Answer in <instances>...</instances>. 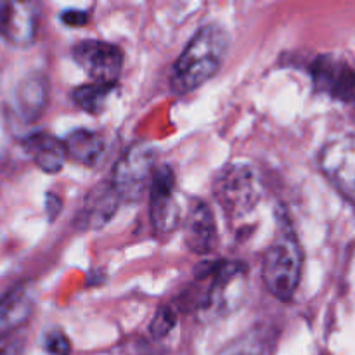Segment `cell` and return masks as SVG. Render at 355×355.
<instances>
[{"mask_svg": "<svg viewBox=\"0 0 355 355\" xmlns=\"http://www.w3.org/2000/svg\"><path fill=\"white\" fill-rule=\"evenodd\" d=\"M270 345L266 331L252 329L222 349L218 355H269Z\"/></svg>", "mask_w": 355, "mask_h": 355, "instance_id": "17", "label": "cell"}, {"mask_svg": "<svg viewBox=\"0 0 355 355\" xmlns=\"http://www.w3.org/2000/svg\"><path fill=\"white\" fill-rule=\"evenodd\" d=\"M120 203L121 198L118 196L111 180L110 182L107 180L99 182L89 191V194L83 200L78 217H76V224L83 231H97L113 218Z\"/></svg>", "mask_w": 355, "mask_h": 355, "instance_id": "11", "label": "cell"}, {"mask_svg": "<svg viewBox=\"0 0 355 355\" xmlns=\"http://www.w3.org/2000/svg\"><path fill=\"white\" fill-rule=\"evenodd\" d=\"M177 322L175 312L170 307H162L156 312L155 319H153L151 326H149V333H151L153 338H163V336L168 335L172 331V328Z\"/></svg>", "mask_w": 355, "mask_h": 355, "instance_id": "18", "label": "cell"}, {"mask_svg": "<svg viewBox=\"0 0 355 355\" xmlns=\"http://www.w3.org/2000/svg\"><path fill=\"white\" fill-rule=\"evenodd\" d=\"M87 19H89V16H87V12H83V10H64V12L61 14V21L64 24H68V26H83V24L87 23Z\"/></svg>", "mask_w": 355, "mask_h": 355, "instance_id": "20", "label": "cell"}, {"mask_svg": "<svg viewBox=\"0 0 355 355\" xmlns=\"http://www.w3.org/2000/svg\"><path fill=\"white\" fill-rule=\"evenodd\" d=\"M214 194L229 220H245L255 211L262 198L259 170L246 162L229 163L215 179Z\"/></svg>", "mask_w": 355, "mask_h": 355, "instance_id": "3", "label": "cell"}, {"mask_svg": "<svg viewBox=\"0 0 355 355\" xmlns=\"http://www.w3.org/2000/svg\"><path fill=\"white\" fill-rule=\"evenodd\" d=\"M302 266L300 243L290 225H283L262 257V277L269 293L277 300H291L300 284Z\"/></svg>", "mask_w": 355, "mask_h": 355, "instance_id": "2", "label": "cell"}, {"mask_svg": "<svg viewBox=\"0 0 355 355\" xmlns=\"http://www.w3.org/2000/svg\"><path fill=\"white\" fill-rule=\"evenodd\" d=\"M217 222L205 201L193 200L184 218V241L193 253L207 255L217 245Z\"/></svg>", "mask_w": 355, "mask_h": 355, "instance_id": "10", "label": "cell"}, {"mask_svg": "<svg viewBox=\"0 0 355 355\" xmlns=\"http://www.w3.org/2000/svg\"><path fill=\"white\" fill-rule=\"evenodd\" d=\"M24 153L45 173H58L66 163L64 142L47 132H37L24 139Z\"/></svg>", "mask_w": 355, "mask_h": 355, "instance_id": "13", "label": "cell"}, {"mask_svg": "<svg viewBox=\"0 0 355 355\" xmlns=\"http://www.w3.org/2000/svg\"><path fill=\"white\" fill-rule=\"evenodd\" d=\"M45 349H47V352L54 355H69V352H71V343H69L68 336L64 333L54 329L45 338Z\"/></svg>", "mask_w": 355, "mask_h": 355, "instance_id": "19", "label": "cell"}, {"mask_svg": "<svg viewBox=\"0 0 355 355\" xmlns=\"http://www.w3.org/2000/svg\"><path fill=\"white\" fill-rule=\"evenodd\" d=\"M156 170V153L151 146L137 144L128 149L113 170L111 184L121 201H139L151 186Z\"/></svg>", "mask_w": 355, "mask_h": 355, "instance_id": "4", "label": "cell"}, {"mask_svg": "<svg viewBox=\"0 0 355 355\" xmlns=\"http://www.w3.org/2000/svg\"><path fill=\"white\" fill-rule=\"evenodd\" d=\"M0 355H21V345L19 343H12L0 349Z\"/></svg>", "mask_w": 355, "mask_h": 355, "instance_id": "21", "label": "cell"}, {"mask_svg": "<svg viewBox=\"0 0 355 355\" xmlns=\"http://www.w3.org/2000/svg\"><path fill=\"white\" fill-rule=\"evenodd\" d=\"M318 90L342 103H355V71L333 55H319L311 66Z\"/></svg>", "mask_w": 355, "mask_h": 355, "instance_id": "9", "label": "cell"}, {"mask_svg": "<svg viewBox=\"0 0 355 355\" xmlns=\"http://www.w3.org/2000/svg\"><path fill=\"white\" fill-rule=\"evenodd\" d=\"M319 166L336 191L355 205V135L329 141L319 155Z\"/></svg>", "mask_w": 355, "mask_h": 355, "instance_id": "7", "label": "cell"}, {"mask_svg": "<svg viewBox=\"0 0 355 355\" xmlns=\"http://www.w3.org/2000/svg\"><path fill=\"white\" fill-rule=\"evenodd\" d=\"M149 220L158 236H168L179 227L180 207L175 196V175L168 165L156 166L149 186Z\"/></svg>", "mask_w": 355, "mask_h": 355, "instance_id": "5", "label": "cell"}, {"mask_svg": "<svg viewBox=\"0 0 355 355\" xmlns=\"http://www.w3.org/2000/svg\"><path fill=\"white\" fill-rule=\"evenodd\" d=\"M66 156L73 162L85 166H94L104 153V141L99 134L85 128L73 130L66 135L64 141Z\"/></svg>", "mask_w": 355, "mask_h": 355, "instance_id": "15", "label": "cell"}, {"mask_svg": "<svg viewBox=\"0 0 355 355\" xmlns=\"http://www.w3.org/2000/svg\"><path fill=\"white\" fill-rule=\"evenodd\" d=\"M49 103V82L44 75H30L14 90L12 110L21 121L33 123Z\"/></svg>", "mask_w": 355, "mask_h": 355, "instance_id": "12", "label": "cell"}, {"mask_svg": "<svg viewBox=\"0 0 355 355\" xmlns=\"http://www.w3.org/2000/svg\"><path fill=\"white\" fill-rule=\"evenodd\" d=\"M73 59L89 75L92 83L114 87L123 69V52L103 40H83L73 47Z\"/></svg>", "mask_w": 355, "mask_h": 355, "instance_id": "6", "label": "cell"}, {"mask_svg": "<svg viewBox=\"0 0 355 355\" xmlns=\"http://www.w3.org/2000/svg\"><path fill=\"white\" fill-rule=\"evenodd\" d=\"M33 297L26 284L12 288L0 298V340L10 335L30 319Z\"/></svg>", "mask_w": 355, "mask_h": 355, "instance_id": "14", "label": "cell"}, {"mask_svg": "<svg viewBox=\"0 0 355 355\" xmlns=\"http://www.w3.org/2000/svg\"><path fill=\"white\" fill-rule=\"evenodd\" d=\"M229 49V37L217 24L203 26L193 38L170 75V87L175 96H186L200 89L220 69Z\"/></svg>", "mask_w": 355, "mask_h": 355, "instance_id": "1", "label": "cell"}, {"mask_svg": "<svg viewBox=\"0 0 355 355\" xmlns=\"http://www.w3.org/2000/svg\"><path fill=\"white\" fill-rule=\"evenodd\" d=\"M38 10L33 0H0V33L17 47L35 42Z\"/></svg>", "mask_w": 355, "mask_h": 355, "instance_id": "8", "label": "cell"}, {"mask_svg": "<svg viewBox=\"0 0 355 355\" xmlns=\"http://www.w3.org/2000/svg\"><path fill=\"white\" fill-rule=\"evenodd\" d=\"M114 87L99 85V83H87V85L76 87L73 90V103L82 111L89 114L103 113L106 101L110 94L113 92Z\"/></svg>", "mask_w": 355, "mask_h": 355, "instance_id": "16", "label": "cell"}]
</instances>
